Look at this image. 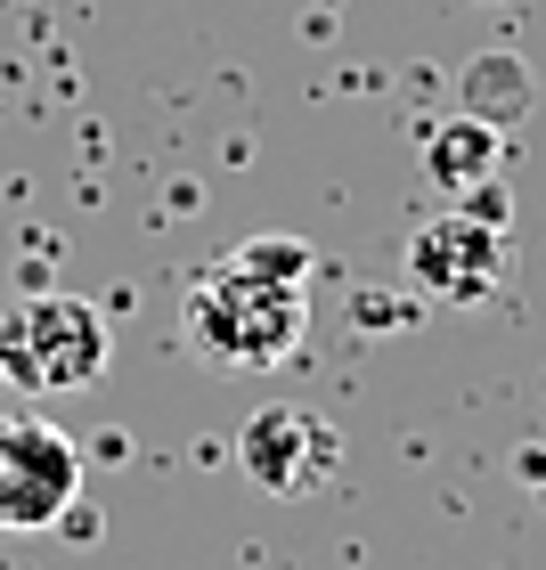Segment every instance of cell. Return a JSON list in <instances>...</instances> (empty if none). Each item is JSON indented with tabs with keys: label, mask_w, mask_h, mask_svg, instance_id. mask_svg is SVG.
I'll return each mask as SVG.
<instances>
[{
	"label": "cell",
	"mask_w": 546,
	"mask_h": 570,
	"mask_svg": "<svg viewBox=\"0 0 546 570\" xmlns=\"http://www.w3.org/2000/svg\"><path fill=\"white\" fill-rule=\"evenodd\" d=\"M302 334H310V245L294 237H253L179 294V343L204 367L228 375L285 367Z\"/></svg>",
	"instance_id": "obj_1"
},
{
	"label": "cell",
	"mask_w": 546,
	"mask_h": 570,
	"mask_svg": "<svg viewBox=\"0 0 546 570\" xmlns=\"http://www.w3.org/2000/svg\"><path fill=\"white\" fill-rule=\"evenodd\" d=\"M0 375L33 400L82 392L107 375V318L82 294H25L0 318Z\"/></svg>",
	"instance_id": "obj_2"
},
{
	"label": "cell",
	"mask_w": 546,
	"mask_h": 570,
	"mask_svg": "<svg viewBox=\"0 0 546 570\" xmlns=\"http://www.w3.org/2000/svg\"><path fill=\"white\" fill-rule=\"evenodd\" d=\"M408 285L425 302L474 309L506 285V220H498V188H481V204H449V213L416 220L408 237Z\"/></svg>",
	"instance_id": "obj_3"
},
{
	"label": "cell",
	"mask_w": 546,
	"mask_h": 570,
	"mask_svg": "<svg viewBox=\"0 0 546 570\" xmlns=\"http://www.w3.org/2000/svg\"><path fill=\"white\" fill-rule=\"evenodd\" d=\"M82 498V449L41 416H0V530H58Z\"/></svg>",
	"instance_id": "obj_4"
},
{
	"label": "cell",
	"mask_w": 546,
	"mask_h": 570,
	"mask_svg": "<svg viewBox=\"0 0 546 570\" xmlns=\"http://www.w3.org/2000/svg\"><path fill=\"white\" fill-rule=\"evenodd\" d=\"M237 464L253 489H270V498H319V489L343 473V432H334L319 407H253L245 432H237Z\"/></svg>",
	"instance_id": "obj_5"
},
{
	"label": "cell",
	"mask_w": 546,
	"mask_h": 570,
	"mask_svg": "<svg viewBox=\"0 0 546 570\" xmlns=\"http://www.w3.org/2000/svg\"><path fill=\"white\" fill-rule=\"evenodd\" d=\"M498 164H506V139L481 115H457L425 139V179L449 204H474V188H498Z\"/></svg>",
	"instance_id": "obj_6"
}]
</instances>
